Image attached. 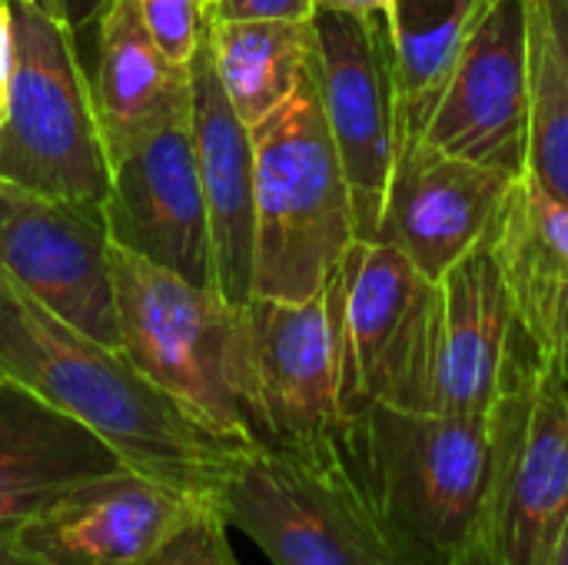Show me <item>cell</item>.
Returning <instances> with one entry per match:
<instances>
[{
  "label": "cell",
  "mask_w": 568,
  "mask_h": 565,
  "mask_svg": "<svg viewBox=\"0 0 568 565\" xmlns=\"http://www.w3.org/2000/svg\"><path fill=\"white\" fill-rule=\"evenodd\" d=\"M0 383L90 430L123 466L206 503L236 453L246 450L196 423L120 350L53 316L3 270Z\"/></svg>",
  "instance_id": "obj_1"
},
{
  "label": "cell",
  "mask_w": 568,
  "mask_h": 565,
  "mask_svg": "<svg viewBox=\"0 0 568 565\" xmlns=\"http://www.w3.org/2000/svg\"><path fill=\"white\" fill-rule=\"evenodd\" d=\"M339 456L399 565H473L489 493V416L369 403L339 423Z\"/></svg>",
  "instance_id": "obj_2"
},
{
  "label": "cell",
  "mask_w": 568,
  "mask_h": 565,
  "mask_svg": "<svg viewBox=\"0 0 568 565\" xmlns=\"http://www.w3.org/2000/svg\"><path fill=\"white\" fill-rule=\"evenodd\" d=\"M256 246L253 296L310 300L339 273L356 236L353 190L313 73L253 127Z\"/></svg>",
  "instance_id": "obj_3"
},
{
  "label": "cell",
  "mask_w": 568,
  "mask_h": 565,
  "mask_svg": "<svg viewBox=\"0 0 568 565\" xmlns=\"http://www.w3.org/2000/svg\"><path fill=\"white\" fill-rule=\"evenodd\" d=\"M120 353L196 423L256 446L246 306L126 250H110Z\"/></svg>",
  "instance_id": "obj_4"
},
{
  "label": "cell",
  "mask_w": 568,
  "mask_h": 565,
  "mask_svg": "<svg viewBox=\"0 0 568 565\" xmlns=\"http://www.w3.org/2000/svg\"><path fill=\"white\" fill-rule=\"evenodd\" d=\"M10 7L13 70L0 113V180L103 213L113 167L80 43L30 0Z\"/></svg>",
  "instance_id": "obj_5"
},
{
  "label": "cell",
  "mask_w": 568,
  "mask_h": 565,
  "mask_svg": "<svg viewBox=\"0 0 568 565\" xmlns=\"http://www.w3.org/2000/svg\"><path fill=\"white\" fill-rule=\"evenodd\" d=\"M568 526V383L552 353L489 413V493L473 565H552Z\"/></svg>",
  "instance_id": "obj_6"
},
{
  "label": "cell",
  "mask_w": 568,
  "mask_h": 565,
  "mask_svg": "<svg viewBox=\"0 0 568 565\" xmlns=\"http://www.w3.org/2000/svg\"><path fill=\"white\" fill-rule=\"evenodd\" d=\"M210 503L273 565H399L346 476L339 440L320 453L246 446Z\"/></svg>",
  "instance_id": "obj_7"
},
{
  "label": "cell",
  "mask_w": 568,
  "mask_h": 565,
  "mask_svg": "<svg viewBox=\"0 0 568 565\" xmlns=\"http://www.w3.org/2000/svg\"><path fill=\"white\" fill-rule=\"evenodd\" d=\"M343 283V420L369 403L433 413L443 286L403 250L356 240Z\"/></svg>",
  "instance_id": "obj_8"
},
{
  "label": "cell",
  "mask_w": 568,
  "mask_h": 565,
  "mask_svg": "<svg viewBox=\"0 0 568 565\" xmlns=\"http://www.w3.org/2000/svg\"><path fill=\"white\" fill-rule=\"evenodd\" d=\"M250 406L263 446L320 453L343 423V283L310 300L246 303Z\"/></svg>",
  "instance_id": "obj_9"
},
{
  "label": "cell",
  "mask_w": 568,
  "mask_h": 565,
  "mask_svg": "<svg viewBox=\"0 0 568 565\" xmlns=\"http://www.w3.org/2000/svg\"><path fill=\"white\" fill-rule=\"evenodd\" d=\"M310 73L339 150L356 236L376 240L396 163V43L389 13L316 10Z\"/></svg>",
  "instance_id": "obj_10"
},
{
  "label": "cell",
  "mask_w": 568,
  "mask_h": 565,
  "mask_svg": "<svg viewBox=\"0 0 568 565\" xmlns=\"http://www.w3.org/2000/svg\"><path fill=\"white\" fill-rule=\"evenodd\" d=\"M110 250L100 210L0 180V270L53 316L120 350Z\"/></svg>",
  "instance_id": "obj_11"
},
{
  "label": "cell",
  "mask_w": 568,
  "mask_h": 565,
  "mask_svg": "<svg viewBox=\"0 0 568 565\" xmlns=\"http://www.w3.org/2000/svg\"><path fill=\"white\" fill-rule=\"evenodd\" d=\"M532 113V0H493L423 133L443 153L523 176Z\"/></svg>",
  "instance_id": "obj_12"
},
{
  "label": "cell",
  "mask_w": 568,
  "mask_h": 565,
  "mask_svg": "<svg viewBox=\"0 0 568 565\" xmlns=\"http://www.w3.org/2000/svg\"><path fill=\"white\" fill-rule=\"evenodd\" d=\"M103 220L116 250L216 290L190 113L163 123L113 163Z\"/></svg>",
  "instance_id": "obj_13"
},
{
  "label": "cell",
  "mask_w": 568,
  "mask_h": 565,
  "mask_svg": "<svg viewBox=\"0 0 568 565\" xmlns=\"http://www.w3.org/2000/svg\"><path fill=\"white\" fill-rule=\"evenodd\" d=\"M516 180L426 140L406 143L396 150L376 240L403 250L426 276L443 280L493 233Z\"/></svg>",
  "instance_id": "obj_14"
},
{
  "label": "cell",
  "mask_w": 568,
  "mask_h": 565,
  "mask_svg": "<svg viewBox=\"0 0 568 565\" xmlns=\"http://www.w3.org/2000/svg\"><path fill=\"white\" fill-rule=\"evenodd\" d=\"M443 340L433 413L486 420L513 376L542 356L519 326L513 290L489 236L443 280Z\"/></svg>",
  "instance_id": "obj_15"
},
{
  "label": "cell",
  "mask_w": 568,
  "mask_h": 565,
  "mask_svg": "<svg viewBox=\"0 0 568 565\" xmlns=\"http://www.w3.org/2000/svg\"><path fill=\"white\" fill-rule=\"evenodd\" d=\"M200 503L130 466L67 490L13 533L40 565H140Z\"/></svg>",
  "instance_id": "obj_16"
},
{
  "label": "cell",
  "mask_w": 568,
  "mask_h": 565,
  "mask_svg": "<svg viewBox=\"0 0 568 565\" xmlns=\"http://www.w3.org/2000/svg\"><path fill=\"white\" fill-rule=\"evenodd\" d=\"M190 120L200 163V183L210 216L213 286L230 306L253 300L256 246V147L253 127L233 110L213 60L210 23L190 60Z\"/></svg>",
  "instance_id": "obj_17"
},
{
  "label": "cell",
  "mask_w": 568,
  "mask_h": 565,
  "mask_svg": "<svg viewBox=\"0 0 568 565\" xmlns=\"http://www.w3.org/2000/svg\"><path fill=\"white\" fill-rule=\"evenodd\" d=\"M120 466L116 453L90 430L0 383V536L13 539L67 490Z\"/></svg>",
  "instance_id": "obj_18"
},
{
  "label": "cell",
  "mask_w": 568,
  "mask_h": 565,
  "mask_svg": "<svg viewBox=\"0 0 568 565\" xmlns=\"http://www.w3.org/2000/svg\"><path fill=\"white\" fill-rule=\"evenodd\" d=\"M93 103L110 167L163 123L190 113V63H173L150 37L140 0H113L97 27Z\"/></svg>",
  "instance_id": "obj_19"
},
{
  "label": "cell",
  "mask_w": 568,
  "mask_h": 565,
  "mask_svg": "<svg viewBox=\"0 0 568 565\" xmlns=\"http://www.w3.org/2000/svg\"><path fill=\"white\" fill-rule=\"evenodd\" d=\"M489 243L513 290L523 333L539 353H549L568 286V203L523 173L506 196Z\"/></svg>",
  "instance_id": "obj_20"
},
{
  "label": "cell",
  "mask_w": 568,
  "mask_h": 565,
  "mask_svg": "<svg viewBox=\"0 0 568 565\" xmlns=\"http://www.w3.org/2000/svg\"><path fill=\"white\" fill-rule=\"evenodd\" d=\"M493 0H393L396 150L423 140L459 53Z\"/></svg>",
  "instance_id": "obj_21"
},
{
  "label": "cell",
  "mask_w": 568,
  "mask_h": 565,
  "mask_svg": "<svg viewBox=\"0 0 568 565\" xmlns=\"http://www.w3.org/2000/svg\"><path fill=\"white\" fill-rule=\"evenodd\" d=\"M220 83L246 127L276 113L310 67V20H210Z\"/></svg>",
  "instance_id": "obj_22"
},
{
  "label": "cell",
  "mask_w": 568,
  "mask_h": 565,
  "mask_svg": "<svg viewBox=\"0 0 568 565\" xmlns=\"http://www.w3.org/2000/svg\"><path fill=\"white\" fill-rule=\"evenodd\" d=\"M526 173L568 203V83L539 0H532V113Z\"/></svg>",
  "instance_id": "obj_23"
},
{
  "label": "cell",
  "mask_w": 568,
  "mask_h": 565,
  "mask_svg": "<svg viewBox=\"0 0 568 565\" xmlns=\"http://www.w3.org/2000/svg\"><path fill=\"white\" fill-rule=\"evenodd\" d=\"M140 565H240V559L220 509L200 503Z\"/></svg>",
  "instance_id": "obj_24"
},
{
  "label": "cell",
  "mask_w": 568,
  "mask_h": 565,
  "mask_svg": "<svg viewBox=\"0 0 568 565\" xmlns=\"http://www.w3.org/2000/svg\"><path fill=\"white\" fill-rule=\"evenodd\" d=\"M140 13L150 37L173 63L193 60L210 23L203 0H140Z\"/></svg>",
  "instance_id": "obj_25"
},
{
  "label": "cell",
  "mask_w": 568,
  "mask_h": 565,
  "mask_svg": "<svg viewBox=\"0 0 568 565\" xmlns=\"http://www.w3.org/2000/svg\"><path fill=\"white\" fill-rule=\"evenodd\" d=\"M316 13L313 0H216L210 20H296L306 23Z\"/></svg>",
  "instance_id": "obj_26"
},
{
  "label": "cell",
  "mask_w": 568,
  "mask_h": 565,
  "mask_svg": "<svg viewBox=\"0 0 568 565\" xmlns=\"http://www.w3.org/2000/svg\"><path fill=\"white\" fill-rule=\"evenodd\" d=\"M33 7H40L43 13H50L53 20H60L80 43V37L93 33L100 20L106 17V10L113 7V0H30Z\"/></svg>",
  "instance_id": "obj_27"
},
{
  "label": "cell",
  "mask_w": 568,
  "mask_h": 565,
  "mask_svg": "<svg viewBox=\"0 0 568 565\" xmlns=\"http://www.w3.org/2000/svg\"><path fill=\"white\" fill-rule=\"evenodd\" d=\"M10 70H13V7L10 0H0V113L7 103Z\"/></svg>",
  "instance_id": "obj_28"
},
{
  "label": "cell",
  "mask_w": 568,
  "mask_h": 565,
  "mask_svg": "<svg viewBox=\"0 0 568 565\" xmlns=\"http://www.w3.org/2000/svg\"><path fill=\"white\" fill-rule=\"evenodd\" d=\"M539 7L549 23V33H552V43H556V53H559L568 83V0H539Z\"/></svg>",
  "instance_id": "obj_29"
},
{
  "label": "cell",
  "mask_w": 568,
  "mask_h": 565,
  "mask_svg": "<svg viewBox=\"0 0 568 565\" xmlns=\"http://www.w3.org/2000/svg\"><path fill=\"white\" fill-rule=\"evenodd\" d=\"M549 353L556 356V363H559V370H562V376H566V383H568V286H566V293H562L559 313H556V326H552V346H549Z\"/></svg>",
  "instance_id": "obj_30"
},
{
  "label": "cell",
  "mask_w": 568,
  "mask_h": 565,
  "mask_svg": "<svg viewBox=\"0 0 568 565\" xmlns=\"http://www.w3.org/2000/svg\"><path fill=\"white\" fill-rule=\"evenodd\" d=\"M316 10H339V13H389L393 0H313Z\"/></svg>",
  "instance_id": "obj_31"
},
{
  "label": "cell",
  "mask_w": 568,
  "mask_h": 565,
  "mask_svg": "<svg viewBox=\"0 0 568 565\" xmlns=\"http://www.w3.org/2000/svg\"><path fill=\"white\" fill-rule=\"evenodd\" d=\"M0 565H40V563H33L30 556H23V553L13 546V539H10V536H0Z\"/></svg>",
  "instance_id": "obj_32"
},
{
  "label": "cell",
  "mask_w": 568,
  "mask_h": 565,
  "mask_svg": "<svg viewBox=\"0 0 568 565\" xmlns=\"http://www.w3.org/2000/svg\"><path fill=\"white\" fill-rule=\"evenodd\" d=\"M552 565H568V526L566 533H562V543H559V549H556V559Z\"/></svg>",
  "instance_id": "obj_33"
},
{
  "label": "cell",
  "mask_w": 568,
  "mask_h": 565,
  "mask_svg": "<svg viewBox=\"0 0 568 565\" xmlns=\"http://www.w3.org/2000/svg\"><path fill=\"white\" fill-rule=\"evenodd\" d=\"M203 3H206V13H210V10L216 7V0H203Z\"/></svg>",
  "instance_id": "obj_34"
}]
</instances>
